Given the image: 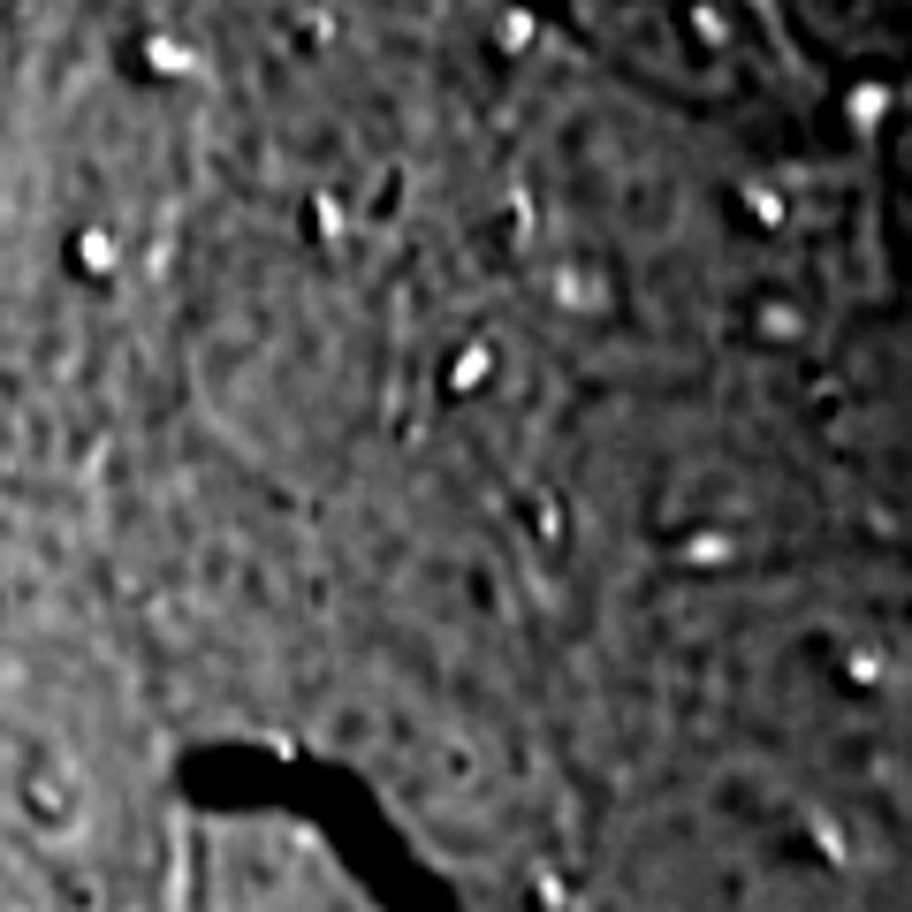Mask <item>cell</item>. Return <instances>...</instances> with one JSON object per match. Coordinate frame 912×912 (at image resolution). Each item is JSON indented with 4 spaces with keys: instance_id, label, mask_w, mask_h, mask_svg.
<instances>
[{
    "instance_id": "5b68a950",
    "label": "cell",
    "mask_w": 912,
    "mask_h": 912,
    "mask_svg": "<svg viewBox=\"0 0 912 912\" xmlns=\"http://www.w3.org/2000/svg\"><path fill=\"white\" fill-rule=\"evenodd\" d=\"M145 61H160V69H183L190 53H183V46H175V39H145Z\"/></svg>"
},
{
    "instance_id": "3957f363",
    "label": "cell",
    "mask_w": 912,
    "mask_h": 912,
    "mask_svg": "<svg viewBox=\"0 0 912 912\" xmlns=\"http://www.w3.org/2000/svg\"><path fill=\"white\" fill-rule=\"evenodd\" d=\"M556 297H563V304H601L594 266H556Z\"/></svg>"
},
{
    "instance_id": "277c9868",
    "label": "cell",
    "mask_w": 912,
    "mask_h": 912,
    "mask_svg": "<svg viewBox=\"0 0 912 912\" xmlns=\"http://www.w3.org/2000/svg\"><path fill=\"white\" fill-rule=\"evenodd\" d=\"M77 266H85V274H107V266H115V236H107V228H77Z\"/></svg>"
},
{
    "instance_id": "6da1fadb",
    "label": "cell",
    "mask_w": 912,
    "mask_h": 912,
    "mask_svg": "<svg viewBox=\"0 0 912 912\" xmlns=\"http://www.w3.org/2000/svg\"><path fill=\"white\" fill-rule=\"evenodd\" d=\"M23 814L46 822V828H61L77 814V783L61 776V768H31V776H23Z\"/></svg>"
},
{
    "instance_id": "7a4b0ae2",
    "label": "cell",
    "mask_w": 912,
    "mask_h": 912,
    "mask_svg": "<svg viewBox=\"0 0 912 912\" xmlns=\"http://www.w3.org/2000/svg\"><path fill=\"white\" fill-rule=\"evenodd\" d=\"M487 373H494V343H464L457 357H449V389H457V395H472Z\"/></svg>"
},
{
    "instance_id": "8992f818",
    "label": "cell",
    "mask_w": 912,
    "mask_h": 912,
    "mask_svg": "<svg viewBox=\"0 0 912 912\" xmlns=\"http://www.w3.org/2000/svg\"><path fill=\"white\" fill-rule=\"evenodd\" d=\"M745 198H753V214H761V220H783V198H776V190H761V183H753Z\"/></svg>"
}]
</instances>
